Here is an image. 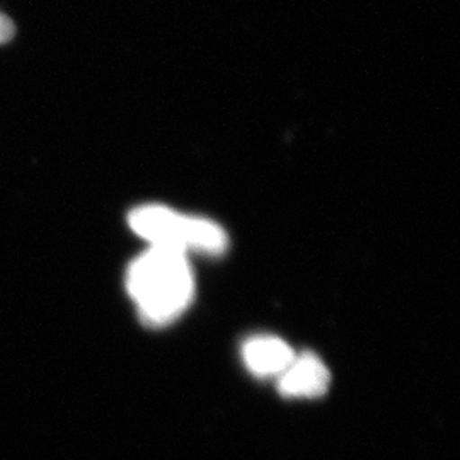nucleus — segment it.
<instances>
[{
	"mask_svg": "<svg viewBox=\"0 0 460 460\" xmlns=\"http://www.w3.org/2000/svg\"><path fill=\"white\" fill-rule=\"evenodd\" d=\"M127 290L144 324L161 328L176 321L195 296V279L186 252L150 246L128 266Z\"/></svg>",
	"mask_w": 460,
	"mask_h": 460,
	"instance_id": "f257e3e1",
	"label": "nucleus"
},
{
	"mask_svg": "<svg viewBox=\"0 0 460 460\" xmlns=\"http://www.w3.org/2000/svg\"><path fill=\"white\" fill-rule=\"evenodd\" d=\"M128 226L152 246L171 247L182 252L197 251L218 256L229 246L226 230L214 220L178 214L163 205L133 208L128 215Z\"/></svg>",
	"mask_w": 460,
	"mask_h": 460,
	"instance_id": "f03ea898",
	"label": "nucleus"
},
{
	"mask_svg": "<svg viewBox=\"0 0 460 460\" xmlns=\"http://www.w3.org/2000/svg\"><path fill=\"white\" fill-rule=\"evenodd\" d=\"M328 367L314 353H302L279 376V394L285 397H321L329 389Z\"/></svg>",
	"mask_w": 460,
	"mask_h": 460,
	"instance_id": "7ed1b4c3",
	"label": "nucleus"
},
{
	"mask_svg": "<svg viewBox=\"0 0 460 460\" xmlns=\"http://www.w3.org/2000/svg\"><path fill=\"white\" fill-rule=\"evenodd\" d=\"M243 358L247 368L260 377L281 376L292 362L296 353L283 340L275 336H256L244 343Z\"/></svg>",
	"mask_w": 460,
	"mask_h": 460,
	"instance_id": "20e7f679",
	"label": "nucleus"
},
{
	"mask_svg": "<svg viewBox=\"0 0 460 460\" xmlns=\"http://www.w3.org/2000/svg\"><path fill=\"white\" fill-rule=\"evenodd\" d=\"M16 34V26L11 17L5 16L0 13V45L9 43Z\"/></svg>",
	"mask_w": 460,
	"mask_h": 460,
	"instance_id": "39448f33",
	"label": "nucleus"
}]
</instances>
